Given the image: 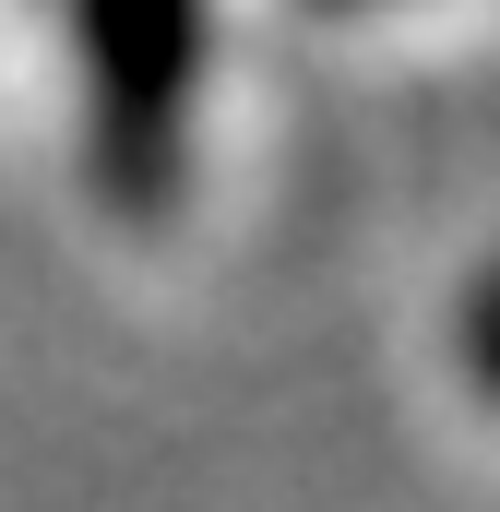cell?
<instances>
[{"mask_svg": "<svg viewBox=\"0 0 500 512\" xmlns=\"http://www.w3.org/2000/svg\"><path fill=\"white\" fill-rule=\"evenodd\" d=\"M72 24V108L84 179L120 215H167L191 191V120L215 60V0H60Z\"/></svg>", "mask_w": 500, "mask_h": 512, "instance_id": "6da1fadb", "label": "cell"}, {"mask_svg": "<svg viewBox=\"0 0 500 512\" xmlns=\"http://www.w3.org/2000/svg\"><path fill=\"white\" fill-rule=\"evenodd\" d=\"M453 358H465V382L500 405V262L465 286V310H453Z\"/></svg>", "mask_w": 500, "mask_h": 512, "instance_id": "7a4b0ae2", "label": "cell"}]
</instances>
